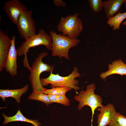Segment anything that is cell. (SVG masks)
I'll return each instance as SVG.
<instances>
[{"instance_id": "52a82bcc", "label": "cell", "mask_w": 126, "mask_h": 126, "mask_svg": "<svg viewBox=\"0 0 126 126\" xmlns=\"http://www.w3.org/2000/svg\"><path fill=\"white\" fill-rule=\"evenodd\" d=\"M33 10H25L20 15L16 25L21 38L25 40L36 34L35 22L32 17Z\"/></svg>"}, {"instance_id": "30bf717a", "label": "cell", "mask_w": 126, "mask_h": 126, "mask_svg": "<svg viewBox=\"0 0 126 126\" xmlns=\"http://www.w3.org/2000/svg\"><path fill=\"white\" fill-rule=\"evenodd\" d=\"M15 39L16 37L13 35L12 39L11 46L4 67L6 72L12 77L16 76L17 74V60L18 54L15 46Z\"/></svg>"}, {"instance_id": "7c38bea8", "label": "cell", "mask_w": 126, "mask_h": 126, "mask_svg": "<svg viewBox=\"0 0 126 126\" xmlns=\"http://www.w3.org/2000/svg\"><path fill=\"white\" fill-rule=\"evenodd\" d=\"M108 69L104 72L101 73L100 77L102 79L113 74H118L121 75H126V64L121 59L116 60L108 66Z\"/></svg>"}, {"instance_id": "603a6c76", "label": "cell", "mask_w": 126, "mask_h": 126, "mask_svg": "<svg viewBox=\"0 0 126 126\" xmlns=\"http://www.w3.org/2000/svg\"><path fill=\"white\" fill-rule=\"evenodd\" d=\"M124 4L125 7L126 8V0H124Z\"/></svg>"}, {"instance_id": "8992f818", "label": "cell", "mask_w": 126, "mask_h": 126, "mask_svg": "<svg viewBox=\"0 0 126 126\" xmlns=\"http://www.w3.org/2000/svg\"><path fill=\"white\" fill-rule=\"evenodd\" d=\"M78 15V13L76 12L61 18L57 27L58 31L70 38H77L82 31L83 27L82 21Z\"/></svg>"}, {"instance_id": "5bb4252c", "label": "cell", "mask_w": 126, "mask_h": 126, "mask_svg": "<svg viewBox=\"0 0 126 126\" xmlns=\"http://www.w3.org/2000/svg\"><path fill=\"white\" fill-rule=\"evenodd\" d=\"M28 85L27 84L21 88L16 89L0 90V96L4 101L7 97H11L15 100L18 103L21 102L20 98L21 95L28 90Z\"/></svg>"}, {"instance_id": "6da1fadb", "label": "cell", "mask_w": 126, "mask_h": 126, "mask_svg": "<svg viewBox=\"0 0 126 126\" xmlns=\"http://www.w3.org/2000/svg\"><path fill=\"white\" fill-rule=\"evenodd\" d=\"M52 38L42 28L39 29L37 34L32 36L23 42L17 49L18 55L24 56L23 63L24 66L30 71L31 66L27 57V53L30 49L40 45L44 46L48 50H51Z\"/></svg>"}, {"instance_id": "e0dca14e", "label": "cell", "mask_w": 126, "mask_h": 126, "mask_svg": "<svg viewBox=\"0 0 126 126\" xmlns=\"http://www.w3.org/2000/svg\"><path fill=\"white\" fill-rule=\"evenodd\" d=\"M29 99L39 101L45 103L47 106L52 103L49 98L47 94L43 92H36L33 91L28 97Z\"/></svg>"}, {"instance_id": "4fadbf2b", "label": "cell", "mask_w": 126, "mask_h": 126, "mask_svg": "<svg viewBox=\"0 0 126 126\" xmlns=\"http://www.w3.org/2000/svg\"><path fill=\"white\" fill-rule=\"evenodd\" d=\"M124 0H108L103 2V7L106 18L108 19L119 12Z\"/></svg>"}, {"instance_id": "ba28073f", "label": "cell", "mask_w": 126, "mask_h": 126, "mask_svg": "<svg viewBox=\"0 0 126 126\" xmlns=\"http://www.w3.org/2000/svg\"><path fill=\"white\" fill-rule=\"evenodd\" d=\"M3 8L8 18L13 24L16 25L20 14L27 10V7L18 0L5 1Z\"/></svg>"}, {"instance_id": "2e32d148", "label": "cell", "mask_w": 126, "mask_h": 126, "mask_svg": "<svg viewBox=\"0 0 126 126\" xmlns=\"http://www.w3.org/2000/svg\"><path fill=\"white\" fill-rule=\"evenodd\" d=\"M126 18V12L121 13L119 12L112 17L108 19L106 21L107 24L114 31L119 30L120 24Z\"/></svg>"}, {"instance_id": "277c9868", "label": "cell", "mask_w": 126, "mask_h": 126, "mask_svg": "<svg viewBox=\"0 0 126 126\" xmlns=\"http://www.w3.org/2000/svg\"><path fill=\"white\" fill-rule=\"evenodd\" d=\"M52 71L50 72L49 76L46 78H41L40 80L43 86H46L49 84L51 85L52 88L58 87H66L72 88L77 91L80 88L77 85L78 81L76 78L81 76L79 73L78 69L75 67L73 71L69 75L62 77L58 74H54Z\"/></svg>"}, {"instance_id": "ffe728a7", "label": "cell", "mask_w": 126, "mask_h": 126, "mask_svg": "<svg viewBox=\"0 0 126 126\" xmlns=\"http://www.w3.org/2000/svg\"><path fill=\"white\" fill-rule=\"evenodd\" d=\"M109 126H126V117L119 112H117Z\"/></svg>"}, {"instance_id": "cb8c5ba5", "label": "cell", "mask_w": 126, "mask_h": 126, "mask_svg": "<svg viewBox=\"0 0 126 126\" xmlns=\"http://www.w3.org/2000/svg\"><path fill=\"white\" fill-rule=\"evenodd\" d=\"M122 24L124 25H126V21L123 22L122 23Z\"/></svg>"}, {"instance_id": "d6986e66", "label": "cell", "mask_w": 126, "mask_h": 126, "mask_svg": "<svg viewBox=\"0 0 126 126\" xmlns=\"http://www.w3.org/2000/svg\"><path fill=\"white\" fill-rule=\"evenodd\" d=\"M48 96L52 103H58L66 106H68L70 104L69 100L65 95L49 94Z\"/></svg>"}, {"instance_id": "5b68a950", "label": "cell", "mask_w": 126, "mask_h": 126, "mask_svg": "<svg viewBox=\"0 0 126 126\" xmlns=\"http://www.w3.org/2000/svg\"><path fill=\"white\" fill-rule=\"evenodd\" d=\"M95 85L93 83L87 85L85 90L81 91L74 97V99L79 102L77 109L79 110L85 106L90 107L92 112V123L94 111L98 107H102L104 106L102 105V100L99 95L96 94L94 93Z\"/></svg>"}, {"instance_id": "7402d4cb", "label": "cell", "mask_w": 126, "mask_h": 126, "mask_svg": "<svg viewBox=\"0 0 126 126\" xmlns=\"http://www.w3.org/2000/svg\"><path fill=\"white\" fill-rule=\"evenodd\" d=\"M53 2L55 6L58 7H65L66 5V2H63L62 0H53Z\"/></svg>"}, {"instance_id": "9c48e42d", "label": "cell", "mask_w": 126, "mask_h": 126, "mask_svg": "<svg viewBox=\"0 0 126 126\" xmlns=\"http://www.w3.org/2000/svg\"><path fill=\"white\" fill-rule=\"evenodd\" d=\"M97 110L100 112V113L97 115V126L109 125L117 112L114 105L110 103L97 108Z\"/></svg>"}, {"instance_id": "3957f363", "label": "cell", "mask_w": 126, "mask_h": 126, "mask_svg": "<svg viewBox=\"0 0 126 126\" xmlns=\"http://www.w3.org/2000/svg\"><path fill=\"white\" fill-rule=\"evenodd\" d=\"M48 54V53L46 52L39 53L31 66L29 79L33 91L43 92L44 88L41 83L40 78L41 74L44 72H49L53 71V66L45 63L42 61L43 58Z\"/></svg>"}, {"instance_id": "7a4b0ae2", "label": "cell", "mask_w": 126, "mask_h": 126, "mask_svg": "<svg viewBox=\"0 0 126 126\" xmlns=\"http://www.w3.org/2000/svg\"><path fill=\"white\" fill-rule=\"evenodd\" d=\"M49 35L52 38L51 54L53 56L62 57L66 59H70L69 51L70 49L76 46L80 42L77 38H71L67 36L51 31Z\"/></svg>"}, {"instance_id": "ac0fdd59", "label": "cell", "mask_w": 126, "mask_h": 126, "mask_svg": "<svg viewBox=\"0 0 126 126\" xmlns=\"http://www.w3.org/2000/svg\"><path fill=\"white\" fill-rule=\"evenodd\" d=\"M72 89L66 87L53 88L50 89H47L44 88L43 92L47 94L65 95L66 93Z\"/></svg>"}, {"instance_id": "8fae6325", "label": "cell", "mask_w": 126, "mask_h": 126, "mask_svg": "<svg viewBox=\"0 0 126 126\" xmlns=\"http://www.w3.org/2000/svg\"><path fill=\"white\" fill-rule=\"evenodd\" d=\"M12 39L0 30V72L5 66L11 45Z\"/></svg>"}, {"instance_id": "9a60e30c", "label": "cell", "mask_w": 126, "mask_h": 126, "mask_svg": "<svg viewBox=\"0 0 126 126\" xmlns=\"http://www.w3.org/2000/svg\"><path fill=\"white\" fill-rule=\"evenodd\" d=\"M3 116L4 118V121L3 123L4 125L11 122L16 121L24 122L30 123L33 126H40L41 124L37 120H33L27 119L22 114L20 110H18L16 114L12 117H8L3 113Z\"/></svg>"}, {"instance_id": "44dd1931", "label": "cell", "mask_w": 126, "mask_h": 126, "mask_svg": "<svg viewBox=\"0 0 126 126\" xmlns=\"http://www.w3.org/2000/svg\"><path fill=\"white\" fill-rule=\"evenodd\" d=\"M91 9L94 13H98L102 11L103 2L102 0H88Z\"/></svg>"}]
</instances>
